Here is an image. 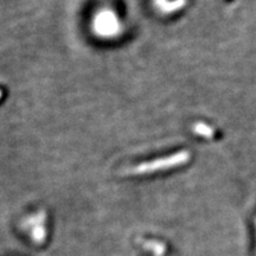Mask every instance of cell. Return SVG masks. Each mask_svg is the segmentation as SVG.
<instances>
[{"label": "cell", "instance_id": "obj_1", "mask_svg": "<svg viewBox=\"0 0 256 256\" xmlns=\"http://www.w3.org/2000/svg\"><path fill=\"white\" fill-rule=\"evenodd\" d=\"M190 153L188 151H182L176 153L174 156H166V158L156 159L154 162H145V164L138 165L136 168L127 170L126 174H150V172H156L158 170H164L174 168L180 164H185L188 159H190Z\"/></svg>", "mask_w": 256, "mask_h": 256}, {"label": "cell", "instance_id": "obj_2", "mask_svg": "<svg viewBox=\"0 0 256 256\" xmlns=\"http://www.w3.org/2000/svg\"><path fill=\"white\" fill-rule=\"evenodd\" d=\"M94 28L96 34L100 36L110 37L115 36L120 31V24L116 16L112 11H102L96 16L94 22Z\"/></svg>", "mask_w": 256, "mask_h": 256}, {"label": "cell", "instance_id": "obj_3", "mask_svg": "<svg viewBox=\"0 0 256 256\" xmlns=\"http://www.w3.org/2000/svg\"><path fill=\"white\" fill-rule=\"evenodd\" d=\"M185 4H186V0H174V2H166L165 5L162 6V10L166 14L168 12H174L177 10H180L182 8H184Z\"/></svg>", "mask_w": 256, "mask_h": 256}, {"label": "cell", "instance_id": "obj_4", "mask_svg": "<svg viewBox=\"0 0 256 256\" xmlns=\"http://www.w3.org/2000/svg\"><path fill=\"white\" fill-rule=\"evenodd\" d=\"M194 133L198 134V136H202L211 138L214 136L212 128L206 126V124H196L194 126Z\"/></svg>", "mask_w": 256, "mask_h": 256}, {"label": "cell", "instance_id": "obj_5", "mask_svg": "<svg viewBox=\"0 0 256 256\" xmlns=\"http://www.w3.org/2000/svg\"><path fill=\"white\" fill-rule=\"evenodd\" d=\"M154 2H156V6H158V8H162V6H164V5H165L166 0H154Z\"/></svg>", "mask_w": 256, "mask_h": 256}, {"label": "cell", "instance_id": "obj_6", "mask_svg": "<svg viewBox=\"0 0 256 256\" xmlns=\"http://www.w3.org/2000/svg\"><path fill=\"white\" fill-rule=\"evenodd\" d=\"M0 98H2V90H0Z\"/></svg>", "mask_w": 256, "mask_h": 256}]
</instances>
